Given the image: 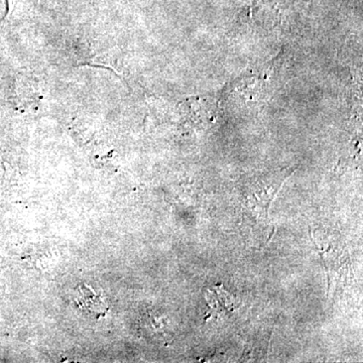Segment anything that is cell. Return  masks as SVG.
Returning a JSON list of instances; mask_svg holds the SVG:
<instances>
[{
    "instance_id": "6da1fadb",
    "label": "cell",
    "mask_w": 363,
    "mask_h": 363,
    "mask_svg": "<svg viewBox=\"0 0 363 363\" xmlns=\"http://www.w3.org/2000/svg\"><path fill=\"white\" fill-rule=\"evenodd\" d=\"M78 296V302L81 303L82 309L96 313L97 317L104 316L106 310L108 309L102 298L94 293L92 289L87 288L86 286L79 288Z\"/></svg>"
}]
</instances>
